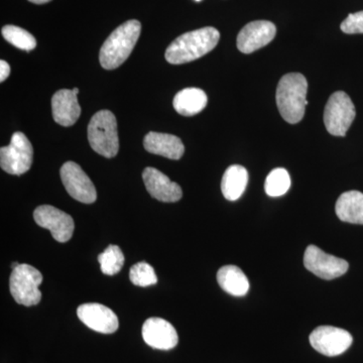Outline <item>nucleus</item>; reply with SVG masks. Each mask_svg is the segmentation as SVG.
<instances>
[{"instance_id": "22", "label": "nucleus", "mask_w": 363, "mask_h": 363, "mask_svg": "<svg viewBox=\"0 0 363 363\" xmlns=\"http://www.w3.org/2000/svg\"><path fill=\"white\" fill-rule=\"evenodd\" d=\"M2 35L4 39L18 48V49L23 50V51H32L37 47V40L35 37L28 32V30H23L20 26H6L2 28L1 30Z\"/></svg>"}, {"instance_id": "30", "label": "nucleus", "mask_w": 363, "mask_h": 363, "mask_svg": "<svg viewBox=\"0 0 363 363\" xmlns=\"http://www.w3.org/2000/svg\"><path fill=\"white\" fill-rule=\"evenodd\" d=\"M196 1H201V0H196Z\"/></svg>"}, {"instance_id": "6", "label": "nucleus", "mask_w": 363, "mask_h": 363, "mask_svg": "<svg viewBox=\"0 0 363 363\" xmlns=\"http://www.w3.org/2000/svg\"><path fill=\"white\" fill-rule=\"evenodd\" d=\"M357 111L350 97L343 91L333 93L324 111L326 130L334 136H345L354 121Z\"/></svg>"}, {"instance_id": "14", "label": "nucleus", "mask_w": 363, "mask_h": 363, "mask_svg": "<svg viewBox=\"0 0 363 363\" xmlns=\"http://www.w3.org/2000/svg\"><path fill=\"white\" fill-rule=\"evenodd\" d=\"M143 338L145 342L155 350H173L179 342L175 327L167 320L152 317L143 323Z\"/></svg>"}, {"instance_id": "13", "label": "nucleus", "mask_w": 363, "mask_h": 363, "mask_svg": "<svg viewBox=\"0 0 363 363\" xmlns=\"http://www.w3.org/2000/svg\"><path fill=\"white\" fill-rule=\"evenodd\" d=\"M77 315L86 326L99 333L112 334L119 327L116 313L106 306L97 303L79 306Z\"/></svg>"}, {"instance_id": "28", "label": "nucleus", "mask_w": 363, "mask_h": 363, "mask_svg": "<svg viewBox=\"0 0 363 363\" xmlns=\"http://www.w3.org/2000/svg\"><path fill=\"white\" fill-rule=\"evenodd\" d=\"M28 1L32 2V4H48V2L52 1V0H28Z\"/></svg>"}, {"instance_id": "11", "label": "nucleus", "mask_w": 363, "mask_h": 363, "mask_svg": "<svg viewBox=\"0 0 363 363\" xmlns=\"http://www.w3.org/2000/svg\"><path fill=\"white\" fill-rule=\"evenodd\" d=\"M33 219L38 225L51 231L58 242H67L73 236L75 223L70 215L50 205L38 207L33 212Z\"/></svg>"}, {"instance_id": "16", "label": "nucleus", "mask_w": 363, "mask_h": 363, "mask_svg": "<svg viewBox=\"0 0 363 363\" xmlns=\"http://www.w3.org/2000/svg\"><path fill=\"white\" fill-rule=\"evenodd\" d=\"M52 111L54 121L60 125H74L81 116L77 94L72 89L59 90L52 98Z\"/></svg>"}, {"instance_id": "18", "label": "nucleus", "mask_w": 363, "mask_h": 363, "mask_svg": "<svg viewBox=\"0 0 363 363\" xmlns=\"http://www.w3.org/2000/svg\"><path fill=\"white\" fill-rule=\"evenodd\" d=\"M336 215L341 221L363 224V194L358 191H348L338 198Z\"/></svg>"}, {"instance_id": "3", "label": "nucleus", "mask_w": 363, "mask_h": 363, "mask_svg": "<svg viewBox=\"0 0 363 363\" xmlns=\"http://www.w3.org/2000/svg\"><path fill=\"white\" fill-rule=\"evenodd\" d=\"M142 32L140 21L130 20L119 26L100 50L99 61L105 70H114L130 56Z\"/></svg>"}, {"instance_id": "17", "label": "nucleus", "mask_w": 363, "mask_h": 363, "mask_svg": "<svg viewBox=\"0 0 363 363\" xmlns=\"http://www.w3.org/2000/svg\"><path fill=\"white\" fill-rule=\"evenodd\" d=\"M143 147L150 154L169 160H180L185 152V147L178 136L155 131L145 136Z\"/></svg>"}, {"instance_id": "23", "label": "nucleus", "mask_w": 363, "mask_h": 363, "mask_svg": "<svg viewBox=\"0 0 363 363\" xmlns=\"http://www.w3.org/2000/svg\"><path fill=\"white\" fill-rule=\"evenodd\" d=\"M124 255L123 250L118 245H109L104 252L100 253L98 262L100 269L107 276H113L121 271L124 264Z\"/></svg>"}, {"instance_id": "27", "label": "nucleus", "mask_w": 363, "mask_h": 363, "mask_svg": "<svg viewBox=\"0 0 363 363\" xmlns=\"http://www.w3.org/2000/svg\"><path fill=\"white\" fill-rule=\"evenodd\" d=\"M9 74H11V67L7 64V62L1 60L0 61V82L6 81L9 78Z\"/></svg>"}, {"instance_id": "1", "label": "nucleus", "mask_w": 363, "mask_h": 363, "mask_svg": "<svg viewBox=\"0 0 363 363\" xmlns=\"http://www.w3.org/2000/svg\"><path fill=\"white\" fill-rule=\"evenodd\" d=\"M219 39L220 33L211 26L184 33L169 45L164 58L173 65L195 61L211 52Z\"/></svg>"}, {"instance_id": "5", "label": "nucleus", "mask_w": 363, "mask_h": 363, "mask_svg": "<svg viewBox=\"0 0 363 363\" xmlns=\"http://www.w3.org/2000/svg\"><path fill=\"white\" fill-rule=\"evenodd\" d=\"M43 283V274L35 267L23 264L13 269L9 279V289L18 304L30 307L39 304L42 293L39 286Z\"/></svg>"}, {"instance_id": "20", "label": "nucleus", "mask_w": 363, "mask_h": 363, "mask_svg": "<svg viewBox=\"0 0 363 363\" xmlns=\"http://www.w3.org/2000/svg\"><path fill=\"white\" fill-rule=\"evenodd\" d=\"M208 97L199 88H186L177 93L173 105L175 111L183 116H193L206 107Z\"/></svg>"}, {"instance_id": "21", "label": "nucleus", "mask_w": 363, "mask_h": 363, "mask_svg": "<svg viewBox=\"0 0 363 363\" xmlns=\"http://www.w3.org/2000/svg\"><path fill=\"white\" fill-rule=\"evenodd\" d=\"M217 281L222 290L234 297H243L250 290L247 277L236 266L222 267L217 272Z\"/></svg>"}, {"instance_id": "7", "label": "nucleus", "mask_w": 363, "mask_h": 363, "mask_svg": "<svg viewBox=\"0 0 363 363\" xmlns=\"http://www.w3.org/2000/svg\"><path fill=\"white\" fill-rule=\"evenodd\" d=\"M33 157L32 143L25 133L18 131L11 136V143L0 150V166L7 174L21 176L32 167Z\"/></svg>"}, {"instance_id": "9", "label": "nucleus", "mask_w": 363, "mask_h": 363, "mask_svg": "<svg viewBox=\"0 0 363 363\" xmlns=\"http://www.w3.org/2000/svg\"><path fill=\"white\" fill-rule=\"evenodd\" d=\"M304 266L318 278L334 279L343 276L350 264L345 259H339L320 250L316 245H309L304 255Z\"/></svg>"}, {"instance_id": "26", "label": "nucleus", "mask_w": 363, "mask_h": 363, "mask_svg": "<svg viewBox=\"0 0 363 363\" xmlns=\"http://www.w3.org/2000/svg\"><path fill=\"white\" fill-rule=\"evenodd\" d=\"M341 30L348 35L363 33V11L350 13L345 21L341 23Z\"/></svg>"}, {"instance_id": "25", "label": "nucleus", "mask_w": 363, "mask_h": 363, "mask_svg": "<svg viewBox=\"0 0 363 363\" xmlns=\"http://www.w3.org/2000/svg\"><path fill=\"white\" fill-rule=\"evenodd\" d=\"M130 279L133 285L143 288L156 285L157 283L156 272L150 264L145 262H138L131 267Z\"/></svg>"}, {"instance_id": "24", "label": "nucleus", "mask_w": 363, "mask_h": 363, "mask_svg": "<svg viewBox=\"0 0 363 363\" xmlns=\"http://www.w3.org/2000/svg\"><path fill=\"white\" fill-rule=\"evenodd\" d=\"M291 187V177L286 169L278 168L272 169L267 177L264 190L271 197H279L285 195Z\"/></svg>"}, {"instance_id": "4", "label": "nucleus", "mask_w": 363, "mask_h": 363, "mask_svg": "<svg viewBox=\"0 0 363 363\" xmlns=\"http://www.w3.org/2000/svg\"><path fill=\"white\" fill-rule=\"evenodd\" d=\"M88 140L93 150L104 157H114L119 150L116 116L109 111L96 112L88 124Z\"/></svg>"}, {"instance_id": "29", "label": "nucleus", "mask_w": 363, "mask_h": 363, "mask_svg": "<svg viewBox=\"0 0 363 363\" xmlns=\"http://www.w3.org/2000/svg\"><path fill=\"white\" fill-rule=\"evenodd\" d=\"M73 92L75 93V94H77L78 95V93H79V89L77 87H75V88H73Z\"/></svg>"}, {"instance_id": "19", "label": "nucleus", "mask_w": 363, "mask_h": 363, "mask_svg": "<svg viewBox=\"0 0 363 363\" xmlns=\"http://www.w3.org/2000/svg\"><path fill=\"white\" fill-rule=\"evenodd\" d=\"M247 183V169L240 164H233L222 177V194L228 201H236L245 193Z\"/></svg>"}, {"instance_id": "2", "label": "nucleus", "mask_w": 363, "mask_h": 363, "mask_svg": "<svg viewBox=\"0 0 363 363\" xmlns=\"http://www.w3.org/2000/svg\"><path fill=\"white\" fill-rule=\"evenodd\" d=\"M308 82L300 73L283 76L277 88V105L281 117L288 123L296 124L305 116Z\"/></svg>"}, {"instance_id": "10", "label": "nucleus", "mask_w": 363, "mask_h": 363, "mask_svg": "<svg viewBox=\"0 0 363 363\" xmlns=\"http://www.w3.org/2000/svg\"><path fill=\"white\" fill-rule=\"evenodd\" d=\"M352 342V335L350 332L337 327L320 326L310 335L312 347L326 357L342 354Z\"/></svg>"}, {"instance_id": "12", "label": "nucleus", "mask_w": 363, "mask_h": 363, "mask_svg": "<svg viewBox=\"0 0 363 363\" xmlns=\"http://www.w3.org/2000/svg\"><path fill=\"white\" fill-rule=\"evenodd\" d=\"M276 26L271 21H252L238 33V50L243 54H252L269 45L276 37Z\"/></svg>"}, {"instance_id": "15", "label": "nucleus", "mask_w": 363, "mask_h": 363, "mask_svg": "<svg viewBox=\"0 0 363 363\" xmlns=\"http://www.w3.org/2000/svg\"><path fill=\"white\" fill-rule=\"evenodd\" d=\"M143 182L147 192L161 202H178L183 197V191L175 182L155 168H145L143 173Z\"/></svg>"}, {"instance_id": "8", "label": "nucleus", "mask_w": 363, "mask_h": 363, "mask_svg": "<svg viewBox=\"0 0 363 363\" xmlns=\"http://www.w3.org/2000/svg\"><path fill=\"white\" fill-rule=\"evenodd\" d=\"M60 175L64 187L72 198L85 204H92L96 201L97 192L94 184L78 164L65 162L60 169Z\"/></svg>"}]
</instances>
